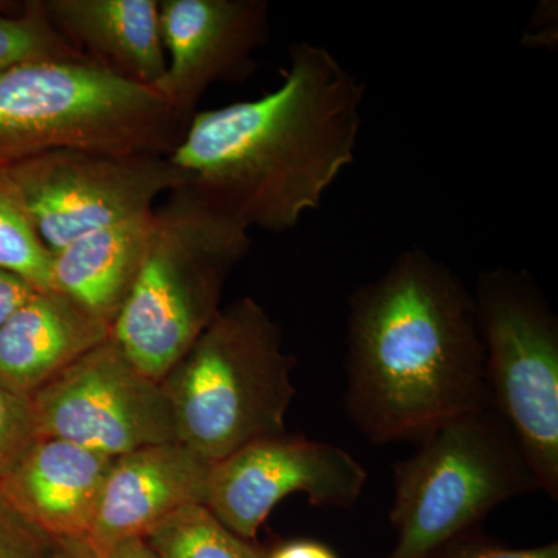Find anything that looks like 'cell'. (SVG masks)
I'll list each match as a JSON object with an SVG mask.
<instances>
[{"label":"cell","instance_id":"1","mask_svg":"<svg viewBox=\"0 0 558 558\" xmlns=\"http://www.w3.org/2000/svg\"><path fill=\"white\" fill-rule=\"evenodd\" d=\"M277 89L197 110L174 167L242 223L284 233L322 205L355 160L366 84L326 47L290 44Z\"/></svg>","mask_w":558,"mask_h":558},{"label":"cell","instance_id":"2","mask_svg":"<svg viewBox=\"0 0 558 558\" xmlns=\"http://www.w3.org/2000/svg\"><path fill=\"white\" fill-rule=\"evenodd\" d=\"M344 368L348 416L379 446L492 407L475 296L424 248L349 296Z\"/></svg>","mask_w":558,"mask_h":558},{"label":"cell","instance_id":"3","mask_svg":"<svg viewBox=\"0 0 558 558\" xmlns=\"http://www.w3.org/2000/svg\"><path fill=\"white\" fill-rule=\"evenodd\" d=\"M252 247L250 229L189 182L154 209L145 258L110 339L160 381L220 311L223 288Z\"/></svg>","mask_w":558,"mask_h":558},{"label":"cell","instance_id":"4","mask_svg":"<svg viewBox=\"0 0 558 558\" xmlns=\"http://www.w3.org/2000/svg\"><path fill=\"white\" fill-rule=\"evenodd\" d=\"M295 366L281 328L258 300L242 296L220 307L160 380L178 440L215 464L256 440L284 435Z\"/></svg>","mask_w":558,"mask_h":558},{"label":"cell","instance_id":"5","mask_svg":"<svg viewBox=\"0 0 558 558\" xmlns=\"http://www.w3.org/2000/svg\"><path fill=\"white\" fill-rule=\"evenodd\" d=\"M185 130L153 87L94 62H31L0 75V170L61 149L170 157Z\"/></svg>","mask_w":558,"mask_h":558},{"label":"cell","instance_id":"6","mask_svg":"<svg viewBox=\"0 0 558 558\" xmlns=\"http://www.w3.org/2000/svg\"><path fill=\"white\" fill-rule=\"evenodd\" d=\"M417 444L392 472L389 521L398 539L387 558H428L498 506L539 490L519 440L492 407L451 418Z\"/></svg>","mask_w":558,"mask_h":558},{"label":"cell","instance_id":"7","mask_svg":"<svg viewBox=\"0 0 558 558\" xmlns=\"http://www.w3.org/2000/svg\"><path fill=\"white\" fill-rule=\"evenodd\" d=\"M472 292L492 409L519 440L539 492L557 501V314L527 270L481 271Z\"/></svg>","mask_w":558,"mask_h":558},{"label":"cell","instance_id":"8","mask_svg":"<svg viewBox=\"0 0 558 558\" xmlns=\"http://www.w3.org/2000/svg\"><path fill=\"white\" fill-rule=\"evenodd\" d=\"M5 170L53 253L92 231L149 215L161 194L190 180L170 157L84 149L51 150Z\"/></svg>","mask_w":558,"mask_h":558},{"label":"cell","instance_id":"9","mask_svg":"<svg viewBox=\"0 0 558 558\" xmlns=\"http://www.w3.org/2000/svg\"><path fill=\"white\" fill-rule=\"evenodd\" d=\"M31 402L39 436L106 457L178 440L160 381L143 374L112 339L73 362Z\"/></svg>","mask_w":558,"mask_h":558},{"label":"cell","instance_id":"10","mask_svg":"<svg viewBox=\"0 0 558 558\" xmlns=\"http://www.w3.org/2000/svg\"><path fill=\"white\" fill-rule=\"evenodd\" d=\"M366 483L368 472L348 450L284 433L211 464L204 508L238 537L255 542L290 495H306L315 508L352 509Z\"/></svg>","mask_w":558,"mask_h":558},{"label":"cell","instance_id":"11","mask_svg":"<svg viewBox=\"0 0 558 558\" xmlns=\"http://www.w3.org/2000/svg\"><path fill=\"white\" fill-rule=\"evenodd\" d=\"M167 72L154 86L183 126L209 87L244 83L270 35L266 0H160Z\"/></svg>","mask_w":558,"mask_h":558},{"label":"cell","instance_id":"12","mask_svg":"<svg viewBox=\"0 0 558 558\" xmlns=\"http://www.w3.org/2000/svg\"><path fill=\"white\" fill-rule=\"evenodd\" d=\"M211 464L180 440L113 458L97 515L84 542L106 558L131 539H145L180 510L204 506Z\"/></svg>","mask_w":558,"mask_h":558},{"label":"cell","instance_id":"13","mask_svg":"<svg viewBox=\"0 0 558 558\" xmlns=\"http://www.w3.org/2000/svg\"><path fill=\"white\" fill-rule=\"evenodd\" d=\"M113 458L39 436L0 481V501L51 542L86 539Z\"/></svg>","mask_w":558,"mask_h":558},{"label":"cell","instance_id":"14","mask_svg":"<svg viewBox=\"0 0 558 558\" xmlns=\"http://www.w3.org/2000/svg\"><path fill=\"white\" fill-rule=\"evenodd\" d=\"M110 339V328L60 290H36L0 326V384L32 398Z\"/></svg>","mask_w":558,"mask_h":558},{"label":"cell","instance_id":"15","mask_svg":"<svg viewBox=\"0 0 558 558\" xmlns=\"http://www.w3.org/2000/svg\"><path fill=\"white\" fill-rule=\"evenodd\" d=\"M51 24L84 57L153 87L167 72L159 0H44Z\"/></svg>","mask_w":558,"mask_h":558},{"label":"cell","instance_id":"16","mask_svg":"<svg viewBox=\"0 0 558 558\" xmlns=\"http://www.w3.org/2000/svg\"><path fill=\"white\" fill-rule=\"evenodd\" d=\"M154 211L84 234L53 253L51 289L112 329L145 258Z\"/></svg>","mask_w":558,"mask_h":558},{"label":"cell","instance_id":"17","mask_svg":"<svg viewBox=\"0 0 558 558\" xmlns=\"http://www.w3.org/2000/svg\"><path fill=\"white\" fill-rule=\"evenodd\" d=\"M156 558H264L253 542L222 526L204 506H189L145 538Z\"/></svg>","mask_w":558,"mask_h":558},{"label":"cell","instance_id":"18","mask_svg":"<svg viewBox=\"0 0 558 558\" xmlns=\"http://www.w3.org/2000/svg\"><path fill=\"white\" fill-rule=\"evenodd\" d=\"M53 252L40 240L9 172L0 170V270L36 290L51 289Z\"/></svg>","mask_w":558,"mask_h":558},{"label":"cell","instance_id":"19","mask_svg":"<svg viewBox=\"0 0 558 558\" xmlns=\"http://www.w3.org/2000/svg\"><path fill=\"white\" fill-rule=\"evenodd\" d=\"M31 62H92L54 28L44 0L28 2L20 16L0 14V75Z\"/></svg>","mask_w":558,"mask_h":558},{"label":"cell","instance_id":"20","mask_svg":"<svg viewBox=\"0 0 558 558\" xmlns=\"http://www.w3.org/2000/svg\"><path fill=\"white\" fill-rule=\"evenodd\" d=\"M39 438L31 398L0 384V481Z\"/></svg>","mask_w":558,"mask_h":558},{"label":"cell","instance_id":"21","mask_svg":"<svg viewBox=\"0 0 558 558\" xmlns=\"http://www.w3.org/2000/svg\"><path fill=\"white\" fill-rule=\"evenodd\" d=\"M428 558H558V543L535 548H509L476 527L451 539Z\"/></svg>","mask_w":558,"mask_h":558},{"label":"cell","instance_id":"22","mask_svg":"<svg viewBox=\"0 0 558 558\" xmlns=\"http://www.w3.org/2000/svg\"><path fill=\"white\" fill-rule=\"evenodd\" d=\"M53 542L0 501V558H51Z\"/></svg>","mask_w":558,"mask_h":558},{"label":"cell","instance_id":"23","mask_svg":"<svg viewBox=\"0 0 558 558\" xmlns=\"http://www.w3.org/2000/svg\"><path fill=\"white\" fill-rule=\"evenodd\" d=\"M36 289L24 279L0 270V326L25 303Z\"/></svg>","mask_w":558,"mask_h":558},{"label":"cell","instance_id":"24","mask_svg":"<svg viewBox=\"0 0 558 558\" xmlns=\"http://www.w3.org/2000/svg\"><path fill=\"white\" fill-rule=\"evenodd\" d=\"M264 558H339L329 546L317 539L300 538L279 543Z\"/></svg>","mask_w":558,"mask_h":558},{"label":"cell","instance_id":"25","mask_svg":"<svg viewBox=\"0 0 558 558\" xmlns=\"http://www.w3.org/2000/svg\"><path fill=\"white\" fill-rule=\"evenodd\" d=\"M51 558H98L84 539H57Z\"/></svg>","mask_w":558,"mask_h":558},{"label":"cell","instance_id":"26","mask_svg":"<svg viewBox=\"0 0 558 558\" xmlns=\"http://www.w3.org/2000/svg\"><path fill=\"white\" fill-rule=\"evenodd\" d=\"M106 558H156L145 539H131L112 550Z\"/></svg>","mask_w":558,"mask_h":558},{"label":"cell","instance_id":"27","mask_svg":"<svg viewBox=\"0 0 558 558\" xmlns=\"http://www.w3.org/2000/svg\"><path fill=\"white\" fill-rule=\"evenodd\" d=\"M5 9V2H0V10Z\"/></svg>","mask_w":558,"mask_h":558}]
</instances>
